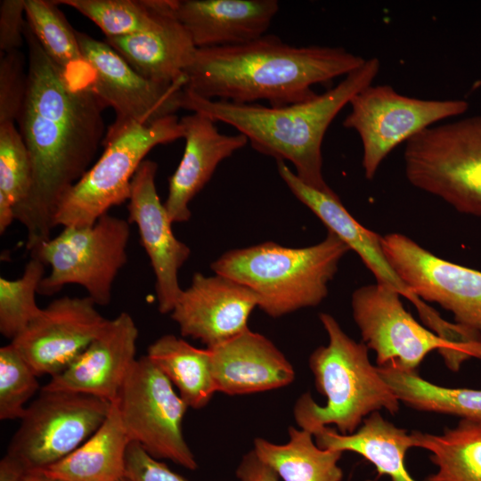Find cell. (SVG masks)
Masks as SVG:
<instances>
[{"instance_id": "cell-9", "label": "cell", "mask_w": 481, "mask_h": 481, "mask_svg": "<svg viewBox=\"0 0 481 481\" xmlns=\"http://www.w3.org/2000/svg\"><path fill=\"white\" fill-rule=\"evenodd\" d=\"M401 295L376 282L355 289L352 295L354 320L363 342L376 354L379 367L393 365L416 371L425 357L437 350L447 367L457 371L471 358L481 360V345L451 342L418 322L405 310Z\"/></svg>"}, {"instance_id": "cell-27", "label": "cell", "mask_w": 481, "mask_h": 481, "mask_svg": "<svg viewBox=\"0 0 481 481\" xmlns=\"http://www.w3.org/2000/svg\"><path fill=\"white\" fill-rule=\"evenodd\" d=\"M289 440L278 444L262 437L253 451L283 481H342L338 465L343 452L320 448L307 430L289 427Z\"/></svg>"}, {"instance_id": "cell-31", "label": "cell", "mask_w": 481, "mask_h": 481, "mask_svg": "<svg viewBox=\"0 0 481 481\" xmlns=\"http://www.w3.org/2000/svg\"><path fill=\"white\" fill-rule=\"evenodd\" d=\"M26 21L48 57L66 71L85 68L75 30L54 1L25 0Z\"/></svg>"}, {"instance_id": "cell-1", "label": "cell", "mask_w": 481, "mask_h": 481, "mask_svg": "<svg viewBox=\"0 0 481 481\" xmlns=\"http://www.w3.org/2000/svg\"><path fill=\"white\" fill-rule=\"evenodd\" d=\"M28 85L17 121L29 151L32 181L27 199L15 207V220L28 232L27 249L49 240L53 218L68 192L93 166L106 132L107 105L92 88V71H66L45 53L29 27Z\"/></svg>"}, {"instance_id": "cell-17", "label": "cell", "mask_w": 481, "mask_h": 481, "mask_svg": "<svg viewBox=\"0 0 481 481\" xmlns=\"http://www.w3.org/2000/svg\"><path fill=\"white\" fill-rule=\"evenodd\" d=\"M157 163L150 159H144L137 168L131 182L127 220L136 224L141 244L150 258L159 311L168 314L183 290L178 272L191 249L172 231L173 223L157 192Z\"/></svg>"}, {"instance_id": "cell-6", "label": "cell", "mask_w": 481, "mask_h": 481, "mask_svg": "<svg viewBox=\"0 0 481 481\" xmlns=\"http://www.w3.org/2000/svg\"><path fill=\"white\" fill-rule=\"evenodd\" d=\"M183 136V127L175 115L151 125L110 126L102 143L103 152L64 196L53 226L92 225L112 207L128 201L132 179L148 152Z\"/></svg>"}, {"instance_id": "cell-22", "label": "cell", "mask_w": 481, "mask_h": 481, "mask_svg": "<svg viewBox=\"0 0 481 481\" xmlns=\"http://www.w3.org/2000/svg\"><path fill=\"white\" fill-rule=\"evenodd\" d=\"M278 11L276 0H177L175 15L199 49L254 41Z\"/></svg>"}, {"instance_id": "cell-16", "label": "cell", "mask_w": 481, "mask_h": 481, "mask_svg": "<svg viewBox=\"0 0 481 481\" xmlns=\"http://www.w3.org/2000/svg\"><path fill=\"white\" fill-rule=\"evenodd\" d=\"M88 297L52 301L11 344L38 376L64 371L102 331L109 319Z\"/></svg>"}, {"instance_id": "cell-14", "label": "cell", "mask_w": 481, "mask_h": 481, "mask_svg": "<svg viewBox=\"0 0 481 481\" xmlns=\"http://www.w3.org/2000/svg\"><path fill=\"white\" fill-rule=\"evenodd\" d=\"M384 252L412 291L449 311L456 323L481 335V272L440 258L408 236L381 238Z\"/></svg>"}, {"instance_id": "cell-11", "label": "cell", "mask_w": 481, "mask_h": 481, "mask_svg": "<svg viewBox=\"0 0 481 481\" xmlns=\"http://www.w3.org/2000/svg\"><path fill=\"white\" fill-rule=\"evenodd\" d=\"M111 404L88 395L41 388L28 405L7 453L29 471L43 470L86 442L104 422Z\"/></svg>"}, {"instance_id": "cell-2", "label": "cell", "mask_w": 481, "mask_h": 481, "mask_svg": "<svg viewBox=\"0 0 481 481\" xmlns=\"http://www.w3.org/2000/svg\"><path fill=\"white\" fill-rule=\"evenodd\" d=\"M365 61L343 47L296 46L265 34L243 45L197 48L184 89L208 100L281 107L313 99L314 85L346 76Z\"/></svg>"}, {"instance_id": "cell-7", "label": "cell", "mask_w": 481, "mask_h": 481, "mask_svg": "<svg viewBox=\"0 0 481 481\" xmlns=\"http://www.w3.org/2000/svg\"><path fill=\"white\" fill-rule=\"evenodd\" d=\"M404 161L414 187L481 216V115L423 129L405 143Z\"/></svg>"}, {"instance_id": "cell-5", "label": "cell", "mask_w": 481, "mask_h": 481, "mask_svg": "<svg viewBox=\"0 0 481 481\" xmlns=\"http://www.w3.org/2000/svg\"><path fill=\"white\" fill-rule=\"evenodd\" d=\"M350 251L328 231L319 243L289 248L273 241L232 249L211 264L215 273L228 277L252 290L257 306L279 318L318 306L328 295L342 257Z\"/></svg>"}, {"instance_id": "cell-29", "label": "cell", "mask_w": 481, "mask_h": 481, "mask_svg": "<svg viewBox=\"0 0 481 481\" xmlns=\"http://www.w3.org/2000/svg\"><path fill=\"white\" fill-rule=\"evenodd\" d=\"M400 403L428 412L459 416L481 423V389L446 387L422 379L416 371L393 365L378 366Z\"/></svg>"}, {"instance_id": "cell-8", "label": "cell", "mask_w": 481, "mask_h": 481, "mask_svg": "<svg viewBox=\"0 0 481 481\" xmlns=\"http://www.w3.org/2000/svg\"><path fill=\"white\" fill-rule=\"evenodd\" d=\"M129 237L128 220L107 213L92 225L64 227L38 243L29 250L31 257L51 267L38 294L50 296L77 284L96 306L109 305L114 281L127 262Z\"/></svg>"}, {"instance_id": "cell-20", "label": "cell", "mask_w": 481, "mask_h": 481, "mask_svg": "<svg viewBox=\"0 0 481 481\" xmlns=\"http://www.w3.org/2000/svg\"><path fill=\"white\" fill-rule=\"evenodd\" d=\"M180 123L184 132V151L168 179L164 202L172 223L191 218L190 202L208 183L217 166L249 143L242 134H222L215 121L200 113L186 115Z\"/></svg>"}, {"instance_id": "cell-24", "label": "cell", "mask_w": 481, "mask_h": 481, "mask_svg": "<svg viewBox=\"0 0 481 481\" xmlns=\"http://www.w3.org/2000/svg\"><path fill=\"white\" fill-rule=\"evenodd\" d=\"M322 449L356 452L376 468L379 477L391 481H416L405 467L407 451L413 447L412 434L385 420L379 412L366 417L352 434H341L329 426L312 432Z\"/></svg>"}, {"instance_id": "cell-41", "label": "cell", "mask_w": 481, "mask_h": 481, "mask_svg": "<svg viewBox=\"0 0 481 481\" xmlns=\"http://www.w3.org/2000/svg\"><path fill=\"white\" fill-rule=\"evenodd\" d=\"M120 481H128L126 477H124L123 479H121Z\"/></svg>"}, {"instance_id": "cell-37", "label": "cell", "mask_w": 481, "mask_h": 481, "mask_svg": "<svg viewBox=\"0 0 481 481\" xmlns=\"http://www.w3.org/2000/svg\"><path fill=\"white\" fill-rule=\"evenodd\" d=\"M25 0L0 1V50L2 53L20 50L25 42Z\"/></svg>"}, {"instance_id": "cell-12", "label": "cell", "mask_w": 481, "mask_h": 481, "mask_svg": "<svg viewBox=\"0 0 481 481\" xmlns=\"http://www.w3.org/2000/svg\"><path fill=\"white\" fill-rule=\"evenodd\" d=\"M343 126L362 142L364 175L371 180L381 162L396 146L423 129L469 108L464 100H424L397 93L388 85H370L349 102Z\"/></svg>"}, {"instance_id": "cell-21", "label": "cell", "mask_w": 481, "mask_h": 481, "mask_svg": "<svg viewBox=\"0 0 481 481\" xmlns=\"http://www.w3.org/2000/svg\"><path fill=\"white\" fill-rule=\"evenodd\" d=\"M208 349L217 392L230 395L265 392L288 386L295 379L294 368L282 352L250 330Z\"/></svg>"}, {"instance_id": "cell-19", "label": "cell", "mask_w": 481, "mask_h": 481, "mask_svg": "<svg viewBox=\"0 0 481 481\" xmlns=\"http://www.w3.org/2000/svg\"><path fill=\"white\" fill-rule=\"evenodd\" d=\"M139 332L132 316L122 312L61 372L42 388L95 396L110 403L119 395L135 358Z\"/></svg>"}, {"instance_id": "cell-32", "label": "cell", "mask_w": 481, "mask_h": 481, "mask_svg": "<svg viewBox=\"0 0 481 481\" xmlns=\"http://www.w3.org/2000/svg\"><path fill=\"white\" fill-rule=\"evenodd\" d=\"M32 181L29 151L15 123L0 124V232L15 220L14 208L29 196Z\"/></svg>"}, {"instance_id": "cell-25", "label": "cell", "mask_w": 481, "mask_h": 481, "mask_svg": "<svg viewBox=\"0 0 481 481\" xmlns=\"http://www.w3.org/2000/svg\"><path fill=\"white\" fill-rule=\"evenodd\" d=\"M130 443L115 401L104 422L86 442L42 471L61 481H120Z\"/></svg>"}, {"instance_id": "cell-34", "label": "cell", "mask_w": 481, "mask_h": 481, "mask_svg": "<svg viewBox=\"0 0 481 481\" xmlns=\"http://www.w3.org/2000/svg\"><path fill=\"white\" fill-rule=\"evenodd\" d=\"M38 376L10 343L0 348V420H21L39 389Z\"/></svg>"}, {"instance_id": "cell-35", "label": "cell", "mask_w": 481, "mask_h": 481, "mask_svg": "<svg viewBox=\"0 0 481 481\" xmlns=\"http://www.w3.org/2000/svg\"><path fill=\"white\" fill-rule=\"evenodd\" d=\"M28 71L20 50L1 54L0 124L19 120L27 94Z\"/></svg>"}, {"instance_id": "cell-18", "label": "cell", "mask_w": 481, "mask_h": 481, "mask_svg": "<svg viewBox=\"0 0 481 481\" xmlns=\"http://www.w3.org/2000/svg\"><path fill=\"white\" fill-rule=\"evenodd\" d=\"M257 306V295L244 285L216 273H195L170 314L183 336L210 348L249 330V318Z\"/></svg>"}, {"instance_id": "cell-39", "label": "cell", "mask_w": 481, "mask_h": 481, "mask_svg": "<svg viewBox=\"0 0 481 481\" xmlns=\"http://www.w3.org/2000/svg\"><path fill=\"white\" fill-rule=\"evenodd\" d=\"M28 471L18 460L8 453L0 461V481H21Z\"/></svg>"}, {"instance_id": "cell-13", "label": "cell", "mask_w": 481, "mask_h": 481, "mask_svg": "<svg viewBox=\"0 0 481 481\" xmlns=\"http://www.w3.org/2000/svg\"><path fill=\"white\" fill-rule=\"evenodd\" d=\"M284 183L293 195L325 224L328 231L335 233L350 250L360 257L378 283L395 289L415 306L426 326L451 342H471V330L444 320L434 308L412 291L387 259L381 242L382 237L358 223L334 192L314 189L292 172L285 175Z\"/></svg>"}, {"instance_id": "cell-36", "label": "cell", "mask_w": 481, "mask_h": 481, "mask_svg": "<svg viewBox=\"0 0 481 481\" xmlns=\"http://www.w3.org/2000/svg\"><path fill=\"white\" fill-rule=\"evenodd\" d=\"M125 477L128 481H188L135 442L126 450Z\"/></svg>"}, {"instance_id": "cell-10", "label": "cell", "mask_w": 481, "mask_h": 481, "mask_svg": "<svg viewBox=\"0 0 481 481\" xmlns=\"http://www.w3.org/2000/svg\"><path fill=\"white\" fill-rule=\"evenodd\" d=\"M116 403L130 442L140 444L155 459L169 460L191 470L198 469L183 434L188 406L147 355L135 361Z\"/></svg>"}, {"instance_id": "cell-30", "label": "cell", "mask_w": 481, "mask_h": 481, "mask_svg": "<svg viewBox=\"0 0 481 481\" xmlns=\"http://www.w3.org/2000/svg\"><path fill=\"white\" fill-rule=\"evenodd\" d=\"M94 22L106 37L147 31L175 12L177 0H57Z\"/></svg>"}, {"instance_id": "cell-33", "label": "cell", "mask_w": 481, "mask_h": 481, "mask_svg": "<svg viewBox=\"0 0 481 481\" xmlns=\"http://www.w3.org/2000/svg\"><path fill=\"white\" fill-rule=\"evenodd\" d=\"M45 265L32 258L15 280L0 277V332L12 340L40 313L36 294L45 277Z\"/></svg>"}, {"instance_id": "cell-38", "label": "cell", "mask_w": 481, "mask_h": 481, "mask_svg": "<svg viewBox=\"0 0 481 481\" xmlns=\"http://www.w3.org/2000/svg\"><path fill=\"white\" fill-rule=\"evenodd\" d=\"M236 477L239 481H279L280 478L253 449L242 457L236 469Z\"/></svg>"}, {"instance_id": "cell-3", "label": "cell", "mask_w": 481, "mask_h": 481, "mask_svg": "<svg viewBox=\"0 0 481 481\" xmlns=\"http://www.w3.org/2000/svg\"><path fill=\"white\" fill-rule=\"evenodd\" d=\"M380 69L376 57L366 59L336 86L313 99L281 107L208 100L183 89L181 109L203 114L234 127L251 147L277 160H288L297 176L319 191L332 192L322 175V145L337 115L351 99L371 85Z\"/></svg>"}, {"instance_id": "cell-15", "label": "cell", "mask_w": 481, "mask_h": 481, "mask_svg": "<svg viewBox=\"0 0 481 481\" xmlns=\"http://www.w3.org/2000/svg\"><path fill=\"white\" fill-rule=\"evenodd\" d=\"M77 39L84 60L92 71V88L111 107L116 118L111 127L131 123L151 125L181 109L180 98L186 79L160 84L137 73L105 41L80 31Z\"/></svg>"}, {"instance_id": "cell-23", "label": "cell", "mask_w": 481, "mask_h": 481, "mask_svg": "<svg viewBox=\"0 0 481 481\" xmlns=\"http://www.w3.org/2000/svg\"><path fill=\"white\" fill-rule=\"evenodd\" d=\"M104 41L137 73L160 84L186 79L185 70L197 51L175 12L147 31Z\"/></svg>"}, {"instance_id": "cell-4", "label": "cell", "mask_w": 481, "mask_h": 481, "mask_svg": "<svg viewBox=\"0 0 481 481\" xmlns=\"http://www.w3.org/2000/svg\"><path fill=\"white\" fill-rule=\"evenodd\" d=\"M319 318L329 343L311 354L309 367L326 404L320 405L309 393L303 394L293 410L298 426L312 434L332 424L339 433L352 434L375 412L397 413L400 401L371 363L367 346L351 338L330 314L322 313Z\"/></svg>"}, {"instance_id": "cell-40", "label": "cell", "mask_w": 481, "mask_h": 481, "mask_svg": "<svg viewBox=\"0 0 481 481\" xmlns=\"http://www.w3.org/2000/svg\"><path fill=\"white\" fill-rule=\"evenodd\" d=\"M21 481H61L50 477L42 470L28 471Z\"/></svg>"}, {"instance_id": "cell-26", "label": "cell", "mask_w": 481, "mask_h": 481, "mask_svg": "<svg viewBox=\"0 0 481 481\" xmlns=\"http://www.w3.org/2000/svg\"><path fill=\"white\" fill-rule=\"evenodd\" d=\"M146 355L176 387L188 408H203L217 392L208 347L197 348L167 334L149 346Z\"/></svg>"}, {"instance_id": "cell-28", "label": "cell", "mask_w": 481, "mask_h": 481, "mask_svg": "<svg viewBox=\"0 0 481 481\" xmlns=\"http://www.w3.org/2000/svg\"><path fill=\"white\" fill-rule=\"evenodd\" d=\"M411 434L413 447L428 451L436 467L423 481H481V423L461 419L441 435Z\"/></svg>"}]
</instances>
